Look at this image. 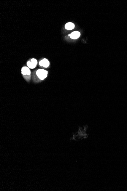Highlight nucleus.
I'll return each instance as SVG.
<instances>
[{"instance_id": "1", "label": "nucleus", "mask_w": 127, "mask_h": 191, "mask_svg": "<svg viewBox=\"0 0 127 191\" xmlns=\"http://www.w3.org/2000/svg\"><path fill=\"white\" fill-rule=\"evenodd\" d=\"M48 71L44 69H39L36 71V74L37 77L41 80H43L46 78L48 76Z\"/></svg>"}, {"instance_id": "2", "label": "nucleus", "mask_w": 127, "mask_h": 191, "mask_svg": "<svg viewBox=\"0 0 127 191\" xmlns=\"http://www.w3.org/2000/svg\"><path fill=\"white\" fill-rule=\"evenodd\" d=\"M37 64V61L35 58H32L31 61H29L27 63V65L28 68L31 69H34L36 68Z\"/></svg>"}, {"instance_id": "3", "label": "nucleus", "mask_w": 127, "mask_h": 191, "mask_svg": "<svg viewBox=\"0 0 127 191\" xmlns=\"http://www.w3.org/2000/svg\"><path fill=\"white\" fill-rule=\"evenodd\" d=\"M39 65L40 66H43L44 68H48L50 65V62L46 58H44L39 62Z\"/></svg>"}, {"instance_id": "4", "label": "nucleus", "mask_w": 127, "mask_h": 191, "mask_svg": "<svg viewBox=\"0 0 127 191\" xmlns=\"http://www.w3.org/2000/svg\"><path fill=\"white\" fill-rule=\"evenodd\" d=\"M71 39H77L80 36V33L78 31H75L71 33V34L69 35Z\"/></svg>"}, {"instance_id": "5", "label": "nucleus", "mask_w": 127, "mask_h": 191, "mask_svg": "<svg viewBox=\"0 0 127 191\" xmlns=\"http://www.w3.org/2000/svg\"><path fill=\"white\" fill-rule=\"evenodd\" d=\"M21 73L23 75L29 76L31 74V71L28 67L24 66L21 69Z\"/></svg>"}, {"instance_id": "6", "label": "nucleus", "mask_w": 127, "mask_h": 191, "mask_svg": "<svg viewBox=\"0 0 127 191\" xmlns=\"http://www.w3.org/2000/svg\"><path fill=\"white\" fill-rule=\"evenodd\" d=\"M65 28L67 30H72L74 28L75 24L71 22H69L66 24Z\"/></svg>"}]
</instances>
